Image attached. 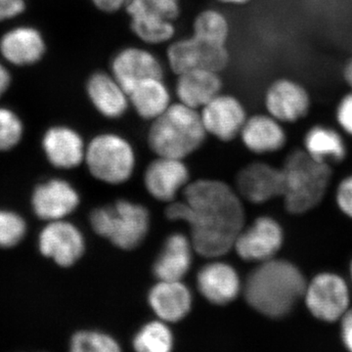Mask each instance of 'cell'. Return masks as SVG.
Listing matches in <instances>:
<instances>
[{
	"mask_svg": "<svg viewBox=\"0 0 352 352\" xmlns=\"http://www.w3.org/2000/svg\"><path fill=\"white\" fill-rule=\"evenodd\" d=\"M166 219L190 226L197 254L208 258L226 256L244 228L245 212L239 197L226 183L197 180L183 189V201H171Z\"/></svg>",
	"mask_w": 352,
	"mask_h": 352,
	"instance_id": "obj_1",
	"label": "cell"
},
{
	"mask_svg": "<svg viewBox=\"0 0 352 352\" xmlns=\"http://www.w3.org/2000/svg\"><path fill=\"white\" fill-rule=\"evenodd\" d=\"M307 287L302 272L294 264L272 258L252 271L244 294L247 302L259 314L281 318L305 296Z\"/></svg>",
	"mask_w": 352,
	"mask_h": 352,
	"instance_id": "obj_2",
	"label": "cell"
},
{
	"mask_svg": "<svg viewBox=\"0 0 352 352\" xmlns=\"http://www.w3.org/2000/svg\"><path fill=\"white\" fill-rule=\"evenodd\" d=\"M207 135L200 111L176 102L152 120L148 144L157 156L183 160L196 152Z\"/></svg>",
	"mask_w": 352,
	"mask_h": 352,
	"instance_id": "obj_3",
	"label": "cell"
},
{
	"mask_svg": "<svg viewBox=\"0 0 352 352\" xmlns=\"http://www.w3.org/2000/svg\"><path fill=\"white\" fill-rule=\"evenodd\" d=\"M285 207L300 214L316 207L325 196L331 178L329 164L317 161L305 150H295L282 168Z\"/></svg>",
	"mask_w": 352,
	"mask_h": 352,
	"instance_id": "obj_4",
	"label": "cell"
},
{
	"mask_svg": "<svg viewBox=\"0 0 352 352\" xmlns=\"http://www.w3.org/2000/svg\"><path fill=\"white\" fill-rule=\"evenodd\" d=\"M89 220L97 235L124 251L138 248L144 241L150 228L147 208L126 200L95 208Z\"/></svg>",
	"mask_w": 352,
	"mask_h": 352,
	"instance_id": "obj_5",
	"label": "cell"
},
{
	"mask_svg": "<svg viewBox=\"0 0 352 352\" xmlns=\"http://www.w3.org/2000/svg\"><path fill=\"white\" fill-rule=\"evenodd\" d=\"M85 162L97 179L108 184H120L127 182L133 173L135 153L126 138L105 132L88 143Z\"/></svg>",
	"mask_w": 352,
	"mask_h": 352,
	"instance_id": "obj_6",
	"label": "cell"
},
{
	"mask_svg": "<svg viewBox=\"0 0 352 352\" xmlns=\"http://www.w3.org/2000/svg\"><path fill=\"white\" fill-rule=\"evenodd\" d=\"M264 111L284 124H296L311 112L314 99L300 80L289 76L275 78L264 90Z\"/></svg>",
	"mask_w": 352,
	"mask_h": 352,
	"instance_id": "obj_7",
	"label": "cell"
},
{
	"mask_svg": "<svg viewBox=\"0 0 352 352\" xmlns=\"http://www.w3.org/2000/svg\"><path fill=\"white\" fill-rule=\"evenodd\" d=\"M166 61L176 75L197 69L221 73L230 63V52L227 45L205 43L191 36L170 43Z\"/></svg>",
	"mask_w": 352,
	"mask_h": 352,
	"instance_id": "obj_8",
	"label": "cell"
},
{
	"mask_svg": "<svg viewBox=\"0 0 352 352\" xmlns=\"http://www.w3.org/2000/svg\"><path fill=\"white\" fill-rule=\"evenodd\" d=\"M305 298L310 314L319 320H340L349 309V287L342 278L331 273L315 277L307 285Z\"/></svg>",
	"mask_w": 352,
	"mask_h": 352,
	"instance_id": "obj_9",
	"label": "cell"
},
{
	"mask_svg": "<svg viewBox=\"0 0 352 352\" xmlns=\"http://www.w3.org/2000/svg\"><path fill=\"white\" fill-rule=\"evenodd\" d=\"M200 115L208 134L223 142L238 138L249 117L237 96L222 92L201 109Z\"/></svg>",
	"mask_w": 352,
	"mask_h": 352,
	"instance_id": "obj_10",
	"label": "cell"
},
{
	"mask_svg": "<svg viewBox=\"0 0 352 352\" xmlns=\"http://www.w3.org/2000/svg\"><path fill=\"white\" fill-rule=\"evenodd\" d=\"M39 251L62 267L74 265L85 251V241L80 229L66 220L50 221L41 232Z\"/></svg>",
	"mask_w": 352,
	"mask_h": 352,
	"instance_id": "obj_11",
	"label": "cell"
},
{
	"mask_svg": "<svg viewBox=\"0 0 352 352\" xmlns=\"http://www.w3.org/2000/svg\"><path fill=\"white\" fill-rule=\"evenodd\" d=\"M112 74L129 94L138 83L152 78H164V66L155 53L139 46H127L111 60Z\"/></svg>",
	"mask_w": 352,
	"mask_h": 352,
	"instance_id": "obj_12",
	"label": "cell"
},
{
	"mask_svg": "<svg viewBox=\"0 0 352 352\" xmlns=\"http://www.w3.org/2000/svg\"><path fill=\"white\" fill-rule=\"evenodd\" d=\"M283 244L281 227L270 217H259L249 228L241 231L234 249L241 258L247 261L272 259Z\"/></svg>",
	"mask_w": 352,
	"mask_h": 352,
	"instance_id": "obj_13",
	"label": "cell"
},
{
	"mask_svg": "<svg viewBox=\"0 0 352 352\" xmlns=\"http://www.w3.org/2000/svg\"><path fill=\"white\" fill-rule=\"evenodd\" d=\"M189 170L183 160L159 157L148 166L144 184L148 193L161 201L171 203L188 185Z\"/></svg>",
	"mask_w": 352,
	"mask_h": 352,
	"instance_id": "obj_14",
	"label": "cell"
},
{
	"mask_svg": "<svg viewBox=\"0 0 352 352\" xmlns=\"http://www.w3.org/2000/svg\"><path fill=\"white\" fill-rule=\"evenodd\" d=\"M80 205L76 190L63 179L41 183L32 192V207L39 219L46 221L64 219Z\"/></svg>",
	"mask_w": 352,
	"mask_h": 352,
	"instance_id": "obj_15",
	"label": "cell"
},
{
	"mask_svg": "<svg viewBox=\"0 0 352 352\" xmlns=\"http://www.w3.org/2000/svg\"><path fill=\"white\" fill-rule=\"evenodd\" d=\"M236 182L241 196L254 204L265 203L283 194V170L268 164H249L240 171Z\"/></svg>",
	"mask_w": 352,
	"mask_h": 352,
	"instance_id": "obj_16",
	"label": "cell"
},
{
	"mask_svg": "<svg viewBox=\"0 0 352 352\" xmlns=\"http://www.w3.org/2000/svg\"><path fill=\"white\" fill-rule=\"evenodd\" d=\"M85 89L95 110L107 119H120L131 106L126 90L111 73L95 72L88 78Z\"/></svg>",
	"mask_w": 352,
	"mask_h": 352,
	"instance_id": "obj_17",
	"label": "cell"
},
{
	"mask_svg": "<svg viewBox=\"0 0 352 352\" xmlns=\"http://www.w3.org/2000/svg\"><path fill=\"white\" fill-rule=\"evenodd\" d=\"M285 124L266 112L249 116L239 138L249 151L270 154L283 149L287 144Z\"/></svg>",
	"mask_w": 352,
	"mask_h": 352,
	"instance_id": "obj_18",
	"label": "cell"
},
{
	"mask_svg": "<svg viewBox=\"0 0 352 352\" xmlns=\"http://www.w3.org/2000/svg\"><path fill=\"white\" fill-rule=\"evenodd\" d=\"M197 286L206 300L217 305L233 302L241 292L237 271L230 264L222 261H212L204 265L197 275Z\"/></svg>",
	"mask_w": 352,
	"mask_h": 352,
	"instance_id": "obj_19",
	"label": "cell"
},
{
	"mask_svg": "<svg viewBox=\"0 0 352 352\" xmlns=\"http://www.w3.org/2000/svg\"><path fill=\"white\" fill-rule=\"evenodd\" d=\"M43 148L50 163L55 168H76L85 160L87 146L75 129L69 126L50 127L44 133Z\"/></svg>",
	"mask_w": 352,
	"mask_h": 352,
	"instance_id": "obj_20",
	"label": "cell"
},
{
	"mask_svg": "<svg viewBox=\"0 0 352 352\" xmlns=\"http://www.w3.org/2000/svg\"><path fill=\"white\" fill-rule=\"evenodd\" d=\"M223 82L219 72L197 69L177 75L175 96L178 102L200 111L221 94Z\"/></svg>",
	"mask_w": 352,
	"mask_h": 352,
	"instance_id": "obj_21",
	"label": "cell"
},
{
	"mask_svg": "<svg viewBox=\"0 0 352 352\" xmlns=\"http://www.w3.org/2000/svg\"><path fill=\"white\" fill-rule=\"evenodd\" d=\"M150 307L166 323L182 321L192 307V294L182 281H159L148 296Z\"/></svg>",
	"mask_w": 352,
	"mask_h": 352,
	"instance_id": "obj_22",
	"label": "cell"
},
{
	"mask_svg": "<svg viewBox=\"0 0 352 352\" xmlns=\"http://www.w3.org/2000/svg\"><path fill=\"white\" fill-rule=\"evenodd\" d=\"M193 251L190 238L171 234L154 264L155 276L159 281H182L191 268Z\"/></svg>",
	"mask_w": 352,
	"mask_h": 352,
	"instance_id": "obj_23",
	"label": "cell"
},
{
	"mask_svg": "<svg viewBox=\"0 0 352 352\" xmlns=\"http://www.w3.org/2000/svg\"><path fill=\"white\" fill-rule=\"evenodd\" d=\"M0 50L9 62L19 66L36 63L45 52V43L38 30L21 27L7 32Z\"/></svg>",
	"mask_w": 352,
	"mask_h": 352,
	"instance_id": "obj_24",
	"label": "cell"
},
{
	"mask_svg": "<svg viewBox=\"0 0 352 352\" xmlns=\"http://www.w3.org/2000/svg\"><path fill=\"white\" fill-rule=\"evenodd\" d=\"M129 102L141 119L154 120L170 107L171 94L164 78H152L138 83L129 91Z\"/></svg>",
	"mask_w": 352,
	"mask_h": 352,
	"instance_id": "obj_25",
	"label": "cell"
},
{
	"mask_svg": "<svg viewBox=\"0 0 352 352\" xmlns=\"http://www.w3.org/2000/svg\"><path fill=\"white\" fill-rule=\"evenodd\" d=\"M303 150L317 161L339 163L346 157V144L342 131L326 124H314L305 132Z\"/></svg>",
	"mask_w": 352,
	"mask_h": 352,
	"instance_id": "obj_26",
	"label": "cell"
},
{
	"mask_svg": "<svg viewBox=\"0 0 352 352\" xmlns=\"http://www.w3.org/2000/svg\"><path fill=\"white\" fill-rule=\"evenodd\" d=\"M129 19L134 36L147 45H161L175 38L176 28L173 21L147 14H133Z\"/></svg>",
	"mask_w": 352,
	"mask_h": 352,
	"instance_id": "obj_27",
	"label": "cell"
},
{
	"mask_svg": "<svg viewBox=\"0 0 352 352\" xmlns=\"http://www.w3.org/2000/svg\"><path fill=\"white\" fill-rule=\"evenodd\" d=\"M231 25L228 18L217 9H206L196 16L192 36L215 45H227Z\"/></svg>",
	"mask_w": 352,
	"mask_h": 352,
	"instance_id": "obj_28",
	"label": "cell"
},
{
	"mask_svg": "<svg viewBox=\"0 0 352 352\" xmlns=\"http://www.w3.org/2000/svg\"><path fill=\"white\" fill-rule=\"evenodd\" d=\"M139 352H168L173 347V335L164 321H153L139 330L133 339Z\"/></svg>",
	"mask_w": 352,
	"mask_h": 352,
	"instance_id": "obj_29",
	"label": "cell"
},
{
	"mask_svg": "<svg viewBox=\"0 0 352 352\" xmlns=\"http://www.w3.org/2000/svg\"><path fill=\"white\" fill-rule=\"evenodd\" d=\"M73 352H118L119 342L113 337L96 331H80L71 339Z\"/></svg>",
	"mask_w": 352,
	"mask_h": 352,
	"instance_id": "obj_30",
	"label": "cell"
},
{
	"mask_svg": "<svg viewBox=\"0 0 352 352\" xmlns=\"http://www.w3.org/2000/svg\"><path fill=\"white\" fill-rule=\"evenodd\" d=\"M129 16L147 14L175 22L180 15V0H127L126 6Z\"/></svg>",
	"mask_w": 352,
	"mask_h": 352,
	"instance_id": "obj_31",
	"label": "cell"
},
{
	"mask_svg": "<svg viewBox=\"0 0 352 352\" xmlns=\"http://www.w3.org/2000/svg\"><path fill=\"white\" fill-rule=\"evenodd\" d=\"M27 233L25 219L13 210L0 208V248L10 249L22 242Z\"/></svg>",
	"mask_w": 352,
	"mask_h": 352,
	"instance_id": "obj_32",
	"label": "cell"
},
{
	"mask_svg": "<svg viewBox=\"0 0 352 352\" xmlns=\"http://www.w3.org/2000/svg\"><path fill=\"white\" fill-rule=\"evenodd\" d=\"M23 124L19 118L7 109H0V152L8 151L20 142Z\"/></svg>",
	"mask_w": 352,
	"mask_h": 352,
	"instance_id": "obj_33",
	"label": "cell"
},
{
	"mask_svg": "<svg viewBox=\"0 0 352 352\" xmlns=\"http://www.w3.org/2000/svg\"><path fill=\"white\" fill-rule=\"evenodd\" d=\"M335 120L340 131L352 138V90L340 96L335 108Z\"/></svg>",
	"mask_w": 352,
	"mask_h": 352,
	"instance_id": "obj_34",
	"label": "cell"
},
{
	"mask_svg": "<svg viewBox=\"0 0 352 352\" xmlns=\"http://www.w3.org/2000/svg\"><path fill=\"white\" fill-rule=\"evenodd\" d=\"M337 201L342 212L352 219V176L340 183L337 192Z\"/></svg>",
	"mask_w": 352,
	"mask_h": 352,
	"instance_id": "obj_35",
	"label": "cell"
},
{
	"mask_svg": "<svg viewBox=\"0 0 352 352\" xmlns=\"http://www.w3.org/2000/svg\"><path fill=\"white\" fill-rule=\"evenodd\" d=\"M24 10V0H0V21L15 17Z\"/></svg>",
	"mask_w": 352,
	"mask_h": 352,
	"instance_id": "obj_36",
	"label": "cell"
},
{
	"mask_svg": "<svg viewBox=\"0 0 352 352\" xmlns=\"http://www.w3.org/2000/svg\"><path fill=\"white\" fill-rule=\"evenodd\" d=\"M95 8L103 13L113 14L126 8L127 0H90Z\"/></svg>",
	"mask_w": 352,
	"mask_h": 352,
	"instance_id": "obj_37",
	"label": "cell"
},
{
	"mask_svg": "<svg viewBox=\"0 0 352 352\" xmlns=\"http://www.w3.org/2000/svg\"><path fill=\"white\" fill-rule=\"evenodd\" d=\"M342 337L344 346L352 351V309H349L342 318Z\"/></svg>",
	"mask_w": 352,
	"mask_h": 352,
	"instance_id": "obj_38",
	"label": "cell"
},
{
	"mask_svg": "<svg viewBox=\"0 0 352 352\" xmlns=\"http://www.w3.org/2000/svg\"><path fill=\"white\" fill-rule=\"evenodd\" d=\"M342 80L346 83L347 88L352 90V55L346 60L342 71Z\"/></svg>",
	"mask_w": 352,
	"mask_h": 352,
	"instance_id": "obj_39",
	"label": "cell"
},
{
	"mask_svg": "<svg viewBox=\"0 0 352 352\" xmlns=\"http://www.w3.org/2000/svg\"><path fill=\"white\" fill-rule=\"evenodd\" d=\"M10 82V76L7 69L0 64V96L6 91Z\"/></svg>",
	"mask_w": 352,
	"mask_h": 352,
	"instance_id": "obj_40",
	"label": "cell"
},
{
	"mask_svg": "<svg viewBox=\"0 0 352 352\" xmlns=\"http://www.w3.org/2000/svg\"><path fill=\"white\" fill-rule=\"evenodd\" d=\"M220 3L226 4V6H244L250 3L252 0H217Z\"/></svg>",
	"mask_w": 352,
	"mask_h": 352,
	"instance_id": "obj_41",
	"label": "cell"
},
{
	"mask_svg": "<svg viewBox=\"0 0 352 352\" xmlns=\"http://www.w3.org/2000/svg\"><path fill=\"white\" fill-rule=\"evenodd\" d=\"M351 278H352V264H351Z\"/></svg>",
	"mask_w": 352,
	"mask_h": 352,
	"instance_id": "obj_42",
	"label": "cell"
}]
</instances>
